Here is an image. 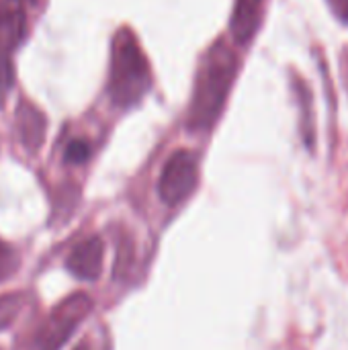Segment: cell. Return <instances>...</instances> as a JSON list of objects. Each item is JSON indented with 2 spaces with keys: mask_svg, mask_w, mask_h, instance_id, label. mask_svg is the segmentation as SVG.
<instances>
[{
  "mask_svg": "<svg viewBox=\"0 0 348 350\" xmlns=\"http://www.w3.org/2000/svg\"><path fill=\"white\" fill-rule=\"evenodd\" d=\"M236 74L238 57L232 51V47L226 41L213 43L197 72L195 90L187 117V127L191 131H207L215 125L224 111Z\"/></svg>",
  "mask_w": 348,
  "mask_h": 350,
  "instance_id": "6da1fadb",
  "label": "cell"
},
{
  "mask_svg": "<svg viewBox=\"0 0 348 350\" xmlns=\"http://www.w3.org/2000/svg\"><path fill=\"white\" fill-rule=\"evenodd\" d=\"M152 86L150 68L137 37L129 29H121L113 37L109 96L113 105L127 109L137 105Z\"/></svg>",
  "mask_w": 348,
  "mask_h": 350,
  "instance_id": "7a4b0ae2",
  "label": "cell"
},
{
  "mask_svg": "<svg viewBox=\"0 0 348 350\" xmlns=\"http://www.w3.org/2000/svg\"><path fill=\"white\" fill-rule=\"evenodd\" d=\"M92 310V299L86 293H74L59 301L39 332V350H59L74 330L84 322Z\"/></svg>",
  "mask_w": 348,
  "mask_h": 350,
  "instance_id": "3957f363",
  "label": "cell"
},
{
  "mask_svg": "<svg viewBox=\"0 0 348 350\" xmlns=\"http://www.w3.org/2000/svg\"><path fill=\"white\" fill-rule=\"evenodd\" d=\"M195 187H197V158L187 150L174 152L166 160L158 180L160 199L166 205L174 207L187 201L195 191Z\"/></svg>",
  "mask_w": 348,
  "mask_h": 350,
  "instance_id": "277c9868",
  "label": "cell"
},
{
  "mask_svg": "<svg viewBox=\"0 0 348 350\" xmlns=\"http://www.w3.org/2000/svg\"><path fill=\"white\" fill-rule=\"evenodd\" d=\"M103 258H105V244L98 236H92V238L78 242L72 248V252L66 260V267L76 279L94 281L101 277Z\"/></svg>",
  "mask_w": 348,
  "mask_h": 350,
  "instance_id": "5b68a950",
  "label": "cell"
},
{
  "mask_svg": "<svg viewBox=\"0 0 348 350\" xmlns=\"http://www.w3.org/2000/svg\"><path fill=\"white\" fill-rule=\"evenodd\" d=\"M31 0H0V41L14 49L27 33V12Z\"/></svg>",
  "mask_w": 348,
  "mask_h": 350,
  "instance_id": "8992f818",
  "label": "cell"
},
{
  "mask_svg": "<svg viewBox=\"0 0 348 350\" xmlns=\"http://www.w3.org/2000/svg\"><path fill=\"white\" fill-rule=\"evenodd\" d=\"M16 127L21 144L29 152H37L45 139V117L41 111L29 103H21L16 107Z\"/></svg>",
  "mask_w": 348,
  "mask_h": 350,
  "instance_id": "52a82bcc",
  "label": "cell"
},
{
  "mask_svg": "<svg viewBox=\"0 0 348 350\" xmlns=\"http://www.w3.org/2000/svg\"><path fill=\"white\" fill-rule=\"evenodd\" d=\"M260 10L263 0H236L230 29L238 43H248L254 37L260 25Z\"/></svg>",
  "mask_w": 348,
  "mask_h": 350,
  "instance_id": "ba28073f",
  "label": "cell"
},
{
  "mask_svg": "<svg viewBox=\"0 0 348 350\" xmlns=\"http://www.w3.org/2000/svg\"><path fill=\"white\" fill-rule=\"evenodd\" d=\"M23 306H25V297L18 293L0 295V330L8 328L16 320Z\"/></svg>",
  "mask_w": 348,
  "mask_h": 350,
  "instance_id": "9c48e42d",
  "label": "cell"
},
{
  "mask_svg": "<svg viewBox=\"0 0 348 350\" xmlns=\"http://www.w3.org/2000/svg\"><path fill=\"white\" fill-rule=\"evenodd\" d=\"M12 49L0 41V107L6 100V94L12 86V64H10Z\"/></svg>",
  "mask_w": 348,
  "mask_h": 350,
  "instance_id": "30bf717a",
  "label": "cell"
},
{
  "mask_svg": "<svg viewBox=\"0 0 348 350\" xmlns=\"http://www.w3.org/2000/svg\"><path fill=\"white\" fill-rule=\"evenodd\" d=\"M18 265H21L18 252L10 244H6V242L0 240V281L10 279L16 273Z\"/></svg>",
  "mask_w": 348,
  "mask_h": 350,
  "instance_id": "8fae6325",
  "label": "cell"
},
{
  "mask_svg": "<svg viewBox=\"0 0 348 350\" xmlns=\"http://www.w3.org/2000/svg\"><path fill=\"white\" fill-rule=\"evenodd\" d=\"M90 144L86 139H72L68 146H66V152H64V160L68 164H84L88 158H90Z\"/></svg>",
  "mask_w": 348,
  "mask_h": 350,
  "instance_id": "7c38bea8",
  "label": "cell"
},
{
  "mask_svg": "<svg viewBox=\"0 0 348 350\" xmlns=\"http://www.w3.org/2000/svg\"><path fill=\"white\" fill-rule=\"evenodd\" d=\"M340 12H343V16L348 21V0H343V4H340Z\"/></svg>",
  "mask_w": 348,
  "mask_h": 350,
  "instance_id": "4fadbf2b",
  "label": "cell"
},
{
  "mask_svg": "<svg viewBox=\"0 0 348 350\" xmlns=\"http://www.w3.org/2000/svg\"><path fill=\"white\" fill-rule=\"evenodd\" d=\"M74 350H92V349H90V345L82 342V345H78V347H76V349H74Z\"/></svg>",
  "mask_w": 348,
  "mask_h": 350,
  "instance_id": "5bb4252c",
  "label": "cell"
}]
</instances>
